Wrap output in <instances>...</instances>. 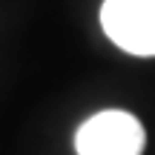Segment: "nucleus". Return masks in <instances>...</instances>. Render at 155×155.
I'll use <instances>...</instances> for the list:
<instances>
[{"label":"nucleus","mask_w":155,"mask_h":155,"mask_svg":"<svg viewBox=\"0 0 155 155\" xmlns=\"http://www.w3.org/2000/svg\"><path fill=\"white\" fill-rule=\"evenodd\" d=\"M144 127L135 115L121 109H106L83 121L75 132L78 155H141L144 152Z\"/></svg>","instance_id":"1"},{"label":"nucleus","mask_w":155,"mask_h":155,"mask_svg":"<svg viewBox=\"0 0 155 155\" xmlns=\"http://www.w3.org/2000/svg\"><path fill=\"white\" fill-rule=\"evenodd\" d=\"M101 26L118 49L138 58L155 55V0H104Z\"/></svg>","instance_id":"2"}]
</instances>
